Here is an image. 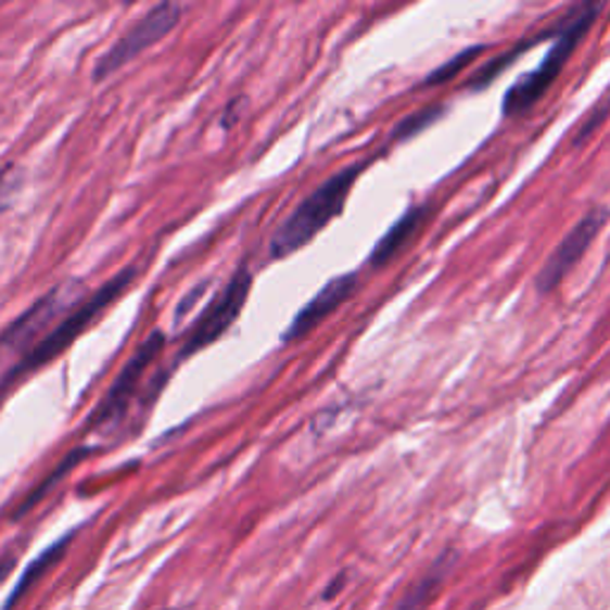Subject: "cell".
<instances>
[{
  "label": "cell",
  "instance_id": "obj_8",
  "mask_svg": "<svg viewBox=\"0 0 610 610\" xmlns=\"http://www.w3.org/2000/svg\"><path fill=\"white\" fill-rule=\"evenodd\" d=\"M75 284H60L48 291L43 298L36 301L29 310H24L15 322L0 334V353H27L34 348V341L67 305L75 303Z\"/></svg>",
  "mask_w": 610,
  "mask_h": 610
},
{
  "label": "cell",
  "instance_id": "obj_6",
  "mask_svg": "<svg viewBox=\"0 0 610 610\" xmlns=\"http://www.w3.org/2000/svg\"><path fill=\"white\" fill-rule=\"evenodd\" d=\"M163 346H165V334L161 332V329H155V332H151L149 339H145L143 344L134 351V356L125 363V368L119 370V374L115 377L113 386L107 389V394L103 396L99 408L89 415L87 432L103 430V427H110L122 420V415L127 412L134 394H137L143 374L149 372L153 360L161 356Z\"/></svg>",
  "mask_w": 610,
  "mask_h": 610
},
{
  "label": "cell",
  "instance_id": "obj_13",
  "mask_svg": "<svg viewBox=\"0 0 610 610\" xmlns=\"http://www.w3.org/2000/svg\"><path fill=\"white\" fill-rule=\"evenodd\" d=\"M446 570H448L446 560H436V565H434V570L430 572V575H424V577L418 582V587H415L412 592L406 594V599L396 606V610H422L424 603L430 601L432 596H434L436 584L444 580Z\"/></svg>",
  "mask_w": 610,
  "mask_h": 610
},
{
  "label": "cell",
  "instance_id": "obj_17",
  "mask_svg": "<svg viewBox=\"0 0 610 610\" xmlns=\"http://www.w3.org/2000/svg\"><path fill=\"white\" fill-rule=\"evenodd\" d=\"M20 189V175L15 167H5L0 173V211L10 203V196Z\"/></svg>",
  "mask_w": 610,
  "mask_h": 610
},
{
  "label": "cell",
  "instance_id": "obj_9",
  "mask_svg": "<svg viewBox=\"0 0 610 610\" xmlns=\"http://www.w3.org/2000/svg\"><path fill=\"white\" fill-rule=\"evenodd\" d=\"M356 282L358 277L348 272V275H341L329 279V282L317 291V294L303 305V308L294 315V320L287 327V332L282 334L284 344H291V341H296L301 336H305L315 329L320 322H325L329 315H332L341 303H346L348 296L356 291Z\"/></svg>",
  "mask_w": 610,
  "mask_h": 610
},
{
  "label": "cell",
  "instance_id": "obj_10",
  "mask_svg": "<svg viewBox=\"0 0 610 610\" xmlns=\"http://www.w3.org/2000/svg\"><path fill=\"white\" fill-rule=\"evenodd\" d=\"M75 534L77 532H69V534H65V536H60V539L53 544V546H48L46 551H41L39 556H36L31 563H29V568L22 572V577H20V582L15 584V589H12V594H10V599H8V603H5V608L3 610H10L12 606H15L24 594H27V589H31L36 582H39L48 570L51 568H55L58 563H60V558L65 556V551L69 548V544H72V539H75Z\"/></svg>",
  "mask_w": 610,
  "mask_h": 610
},
{
  "label": "cell",
  "instance_id": "obj_18",
  "mask_svg": "<svg viewBox=\"0 0 610 610\" xmlns=\"http://www.w3.org/2000/svg\"><path fill=\"white\" fill-rule=\"evenodd\" d=\"M203 291H205V284H201L199 289H193L191 294H189V298L185 301V305H179L177 308V317H185L191 308H193V298H199V296H203Z\"/></svg>",
  "mask_w": 610,
  "mask_h": 610
},
{
  "label": "cell",
  "instance_id": "obj_15",
  "mask_svg": "<svg viewBox=\"0 0 610 610\" xmlns=\"http://www.w3.org/2000/svg\"><path fill=\"white\" fill-rule=\"evenodd\" d=\"M439 117H442V107L439 105H432V107H424V110H420V113H412L410 117H406L404 122H401V125L396 127V131H394V139H410V137H415V134H420L422 129H427L432 125V122H436Z\"/></svg>",
  "mask_w": 610,
  "mask_h": 610
},
{
  "label": "cell",
  "instance_id": "obj_11",
  "mask_svg": "<svg viewBox=\"0 0 610 610\" xmlns=\"http://www.w3.org/2000/svg\"><path fill=\"white\" fill-rule=\"evenodd\" d=\"M422 217H424L422 207H410V211L404 217H401L398 223H394L392 229H389L380 241H377V246L370 255V265L382 267L384 263L392 260L394 255L406 246L408 239L415 234V231H418Z\"/></svg>",
  "mask_w": 610,
  "mask_h": 610
},
{
  "label": "cell",
  "instance_id": "obj_3",
  "mask_svg": "<svg viewBox=\"0 0 610 610\" xmlns=\"http://www.w3.org/2000/svg\"><path fill=\"white\" fill-rule=\"evenodd\" d=\"M599 10L601 5H582L570 12V17L563 22V27L556 29V41L551 46V51H548L546 58L542 60V65L508 89L504 99L506 115H520L542 99L546 89L551 87L556 77L560 75V69L565 67L572 51L580 46L582 36L589 31L594 17L599 15Z\"/></svg>",
  "mask_w": 610,
  "mask_h": 610
},
{
  "label": "cell",
  "instance_id": "obj_7",
  "mask_svg": "<svg viewBox=\"0 0 610 610\" xmlns=\"http://www.w3.org/2000/svg\"><path fill=\"white\" fill-rule=\"evenodd\" d=\"M608 215L610 213L606 211V207H594V211H589L575 227L568 231V237L558 243L551 255H548V260L544 263L539 277H536V289H539L542 294L554 291L560 282H563L572 267L582 260V255L587 253L592 241L599 237V231L603 229Z\"/></svg>",
  "mask_w": 610,
  "mask_h": 610
},
{
  "label": "cell",
  "instance_id": "obj_14",
  "mask_svg": "<svg viewBox=\"0 0 610 610\" xmlns=\"http://www.w3.org/2000/svg\"><path fill=\"white\" fill-rule=\"evenodd\" d=\"M530 46H532V43H522V46H518V48H510L508 53L498 55L496 60H492V63H486V65L478 72V77H474V79L470 81V87H472V89L486 87V84H490L492 79H496L498 75H501V72H504L508 65L516 63L518 55L524 51V48H530Z\"/></svg>",
  "mask_w": 610,
  "mask_h": 610
},
{
  "label": "cell",
  "instance_id": "obj_4",
  "mask_svg": "<svg viewBox=\"0 0 610 610\" xmlns=\"http://www.w3.org/2000/svg\"><path fill=\"white\" fill-rule=\"evenodd\" d=\"M179 20H181V8L177 3H161L151 8L129 31L122 34L119 39L99 58V63L93 67V81L99 84L107 77H113L117 69L129 65L131 60H137L143 51H149V48H153L157 41H163L165 36L177 27Z\"/></svg>",
  "mask_w": 610,
  "mask_h": 610
},
{
  "label": "cell",
  "instance_id": "obj_16",
  "mask_svg": "<svg viewBox=\"0 0 610 610\" xmlns=\"http://www.w3.org/2000/svg\"><path fill=\"white\" fill-rule=\"evenodd\" d=\"M484 51L482 46H474V48H468V51H462V53H458V55H454L448 60L446 65H442L439 69H434L432 75H430V79H427V84H444V81H448V79H454V77H458L462 69H466L472 60H474V55H480Z\"/></svg>",
  "mask_w": 610,
  "mask_h": 610
},
{
  "label": "cell",
  "instance_id": "obj_19",
  "mask_svg": "<svg viewBox=\"0 0 610 610\" xmlns=\"http://www.w3.org/2000/svg\"><path fill=\"white\" fill-rule=\"evenodd\" d=\"M12 568H15V556H3V558H0V584L5 582V577L10 575Z\"/></svg>",
  "mask_w": 610,
  "mask_h": 610
},
{
  "label": "cell",
  "instance_id": "obj_5",
  "mask_svg": "<svg viewBox=\"0 0 610 610\" xmlns=\"http://www.w3.org/2000/svg\"><path fill=\"white\" fill-rule=\"evenodd\" d=\"M251 287H253V275L249 270L234 272V277L219 289V294L205 305V310L201 313L196 325H193L187 341L181 344L179 351L181 360L196 356L199 351H205L207 346L215 344L219 336L227 334V329L237 322L243 305H246L251 296Z\"/></svg>",
  "mask_w": 610,
  "mask_h": 610
},
{
  "label": "cell",
  "instance_id": "obj_1",
  "mask_svg": "<svg viewBox=\"0 0 610 610\" xmlns=\"http://www.w3.org/2000/svg\"><path fill=\"white\" fill-rule=\"evenodd\" d=\"M360 169L363 165L344 167L296 205V211L284 219L270 241L272 260L289 258L291 253L305 249L334 217L341 215L353 185L360 177Z\"/></svg>",
  "mask_w": 610,
  "mask_h": 610
},
{
  "label": "cell",
  "instance_id": "obj_2",
  "mask_svg": "<svg viewBox=\"0 0 610 610\" xmlns=\"http://www.w3.org/2000/svg\"><path fill=\"white\" fill-rule=\"evenodd\" d=\"M137 275H139V267H127V270H122L119 275H115L99 291H93V294L87 301H81L79 305H75L65 320L55 325L51 332H48L39 341V344H36L27 353V356H22V360L15 365V368H12L5 374L3 386L20 380L22 374L36 372L39 368H43V365L51 363L53 358H58L60 353L67 351L96 320H99V317L110 308V305H113L122 294H125V291L131 287L134 279H137Z\"/></svg>",
  "mask_w": 610,
  "mask_h": 610
},
{
  "label": "cell",
  "instance_id": "obj_12",
  "mask_svg": "<svg viewBox=\"0 0 610 610\" xmlns=\"http://www.w3.org/2000/svg\"><path fill=\"white\" fill-rule=\"evenodd\" d=\"M84 456H89V448H75V450H72V454H67L65 460L60 462V466H58L51 474H48V478H46L39 486H36V490H34L27 498H24V501L20 504V508H17V512H15V518H22L24 512H29L36 504H39L41 498H43L48 492H51L53 486H55L60 480H63L65 474H67L72 468H75Z\"/></svg>",
  "mask_w": 610,
  "mask_h": 610
}]
</instances>
